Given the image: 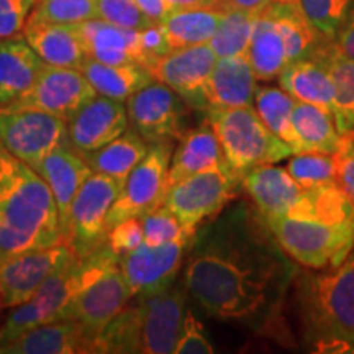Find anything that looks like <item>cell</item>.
<instances>
[{
  "label": "cell",
  "instance_id": "1",
  "mask_svg": "<svg viewBox=\"0 0 354 354\" xmlns=\"http://www.w3.org/2000/svg\"><path fill=\"white\" fill-rule=\"evenodd\" d=\"M194 245L184 284L207 315L256 331L276 320L299 271L256 207L240 203Z\"/></svg>",
  "mask_w": 354,
  "mask_h": 354
},
{
  "label": "cell",
  "instance_id": "2",
  "mask_svg": "<svg viewBox=\"0 0 354 354\" xmlns=\"http://www.w3.org/2000/svg\"><path fill=\"white\" fill-rule=\"evenodd\" d=\"M263 220L282 250L307 269L335 268L354 246V203L338 183L304 189L286 212Z\"/></svg>",
  "mask_w": 354,
  "mask_h": 354
},
{
  "label": "cell",
  "instance_id": "3",
  "mask_svg": "<svg viewBox=\"0 0 354 354\" xmlns=\"http://www.w3.org/2000/svg\"><path fill=\"white\" fill-rule=\"evenodd\" d=\"M61 243L50 185L0 143V261Z\"/></svg>",
  "mask_w": 354,
  "mask_h": 354
},
{
  "label": "cell",
  "instance_id": "4",
  "mask_svg": "<svg viewBox=\"0 0 354 354\" xmlns=\"http://www.w3.org/2000/svg\"><path fill=\"white\" fill-rule=\"evenodd\" d=\"M295 302L312 351L354 353V246L335 268L297 272Z\"/></svg>",
  "mask_w": 354,
  "mask_h": 354
},
{
  "label": "cell",
  "instance_id": "5",
  "mask_svg": "<svg viewBox=\"0 0 354 354\" xmlns=\"http://www.w3.org/2000/svg\"><path fill=\"white\" fill-rule=\"evenodd\" d=\"M118 263L109 243H104L91 254L73 259L63 268L53 272L37 294L25 304L13 307L10 315L0 328V348L15 342L26 331L37 328L43 323L56 322V315L63 310L74 295L102 276L110 266Z\"/></svg>",
  "mask_w": 354,
  "mask_h": 354
},
{
  "label": "cell",
  "instance_id": "6",
  "mask_svg": "<svg viewBox=\"0 0 354 354\" xmlns=\"http://www.w3.org/2000/svg\"><path fill=\"white\" fill-rule=\"evenodd\" d=\"M209 125L234 174L241 177L254 167L276 165L294 151L266 127L253 107L209 109Z\"/></svg>",
  "mask_w": 354,
  "mask_h": 354
},
{
  "label": "cell",
  "instance_id": "7",
  "mask_svg": "<svg viewBox=\"0 0 354 354\" xmlns=\"http://www.w3.org/2000/svg\"><path fill=\"white\" fill-rule=\"evenodd\" d=\"M122 187L123 184L112 177L92 172L79 189L61 227V241L79 258L107 243V216Z\"/></svg>",
  "mask_w": 354,
  "mask_h": 354
},
{
  "label": "cell",
  "instance_id": "8",
  "mask_svg": "<svg viewBox=\"0 0 354 354\" xmlns=\"http://www.w3.org/2000/svg\"><path fill=\"white\" fill-rule=\"evenodd\" d=\"M241 177L228 165L197 172L167 187L162 205L167 207L185 228L197 230L205 220L214 218L236 197Z\"/></svg>",
  "mask_w": 354,
  "mask_h": 354
},
{
  "label": "cell",
  "instance_id": "9",
  "mask_svg": "<svg viewBox=\"0 0 354 354\" xmlns=\"http://www.w3.org/2000/svg\"><path fill=\"white\" fill-rule=\"evenodd\" d=\"M172 158L171 141L151 143L146 156L130 172L107 216V230L120 221L141 216L162 205Z\"/></svg>",
  "mask_w": 354,
  "mask_h": 354
},
{
  "label": "cell",
  "instance_id": "10",
  "mask_svg": "<svg viewBox=\"0 0 354 354\" xmlns=\"http://www.w3.org/2000/svg\"><path fill=\"white\" fill-rule=\"evenodd\" d=\"M0 143L35 167L57 146L71 145L68 122L35 109H0Z\"/></svg>",
  "mask_w": 354,
  "mask_h": 354
},
{
  "label": "cell",
  "instance_id": "11",
  "mask_svg": "<svg viewBox=\"0 0 354 354\" xmlns=\"http://www.w3.org/2000/svg\"><path fill=\"white\" fill-rule=\"evenodd\" d=\"M216 56L207 44L171 50L145 66L153 81L165 84L194 110H209L207 87L215 68Z\"/></svg>",
  "mask_w": 354,
  "mask_h": 354
},
{
  "label": "cell",
  "instance_id": "12",
  "mask_svg": "<svg viewBox=\"0 0 354 354\" xmlns=\"http://www.w3.org/2000/svg\"><path fill=\"white\" fill-rule=\"evenodd\" d=\"M185 105L172 88L153 81L127 99L128 120L148 145L180 140L187 131Z\"/></svg>",
  "mask_w": 354,
  "mask_h": 354
},
{
  "label": "cell",
  "instance_id": "13",
  "mask_svg": "<svg viewBox=\"0 0 354 354\" xmlns=\"http://www.w3.org/2000/svg\"><path fill=\"white\" fill-rule=\"evenodd\" d=\"M196 233L185 234L165 245H146L118 259L120 271L130 289L131 297H141L166 289L174 282L185 254L192 248Z\"/></svg>",
  "mask_w": 354,
  "mask_h": 354
},
{
  "label": "cell",
  "instance_id": "14",
  "mask_svg": "<svg viewBox=\"0 0 354 354\" xmlns=\"http://www.w3.org/2000/svg\"><path fill=\"white\" fill-rule=\"evenodd\" d=\"M128 289L120 266L113 264L92 284L69 300L56 315V322L73 320L82 326L88 338H95L130 302Z\"/></svg>",
  "mask_w": 354,
  "mask_h": 354
},
{
  "label": "cell",
  "instance_id": "15",
  "mask_svg": "<svg viewBox=\"0 0 354 354\" xmlns=\"http://www.w3.org/2000/svg\"><path fill=\"white\" fill-rule=\"evenodd\" d=\"M97 92L81 69L43 64L37 81L10 109H35L69 120L71 115L95 97Z\"/></svg>",
  "mask_w": 354,
  "mask_h": 354
},
{
  "label": "cell",
  "instance_id": "16",
  "mask_svg": "<svg viewBox=\"0 0 354 354\" xmlns=\"http://www.w3.org/2000/svg\"><path fill=\"white\" fill-rule=\"evenodd\" d=\"M79 258L63 241L44 250L26 251L0 261V297L3 307H17L37 294L41 284L63 268Z\"/></svg>",
  "mask_w": 354,
  "mask_h": 354
},
{
  "label": "cell",
  "instance_id": "17",
  "mask_svg": "<svg viewBox=\"0 0 354 354\" xmlns=\"http://www.w3.org/2000/svg\"><path fill=\"white\" fill-rule=\"evenodd\" d=\"M136 307L140 313L141 353H174L185 315L183 292L171 284L154 294L136 297Z\"/></svg>",
  "mask_w": 354,
  "mask_h": 354
},
{
  "label": "cell",
  "instance_id": "18",
  "mask_svg": "<svg viewBox=\"0 0 354 354\" xmlns=\"http://www.w3.org/2000/svg\"><path fill=\"white\" fill-rule=\"evenodd\" d=\"M127 128V105L100 94L86 102L68 120L69 141L81 154L97 151Z\"/></svg>",
  "mask_w": 354,
  "mask_h": 354
},
{
  "label": "cell",
  "instance_id": "19",
  "mask_svg": "<svg viewBox=\"0 0 354 354\" xmlns=\"http://www.w3.org/2000/svg\"><path fill=\"white\" fill-rule=\"evenodd\" d=\"M33 169L50 185L59 214V227H63L74 197L94 171L73 145L57 146Z\"/></svg>",
  "mask_w": 354,
  "mask_h": 354
},
{
  "label": "cell",
  "instance_id": "20",
  "mask_svg": "<svg viewBox=\"0 0 354 354\" xmlns=\"http://www.w3.org/2000/svg\"><path fill=\"white\" fill-rule=\"evenodd\" d=\"M24 37L46 64L81 69L88 57L77 25L48 24L28 19Z\"/></svg>",
  "mask_w": 354,
  "mask_h": 354
},
{
  "label": "cell",
  "instance_id": "21",
  "mask_svg": "<svg viewBox=\"0 0 354 354\" xmlns=\"http://www.w3.org/2000/svg\"><path fill=\"white\" fill-rule=\"evenodd\" d=\"M87 56L104 64L138 63L145 66V55L140 44V30L123 28L102 19L76 24Z\"/></svg>",
  "mask_w": 354,
  "mask_h": 354
},
{
  "label": "cell",
  "instance_id": "22",
  "mask_svg": "<svg viewBox=\"0 0 354 354\" xmlns=\"http://www.w3.org/2000/svg\"><path fill=\"white\" fill-rule=\"evenodd\" d=\"M76 354L94 353V342L79 323L61 320L43 323L15 342L0 348V354Z\"/></svg>",
  "mask_w": 354,
  "mask_h": 354
},
{
  "label": "cell",
  "instance_id": "23",
  "mask_svg": "<svg viewBox=\"0 0 354 354\" xmlns=\"http://www.w3.org/2000/svg\"><path fill=\"white\" fill-rule=\"evenodd\" d=\"M43 64L24 35L0 39V109L8 107L33 86Z\"/></svg>",
  "mask_w": 354,
  "mask_h": 354
},
{
  "label": "cell",
  "instance_id": "24",
  "mask_svg": "<svg viewBox=\"0 0 354 354\" xmlns=\"http://www.w3.org/2000/svg\"><path fill=\"white\" fill-rule=\"evenodd\" d=\"M256 79L246 55L216 59L207 87L209 109L253 107Z\"/></svg>",
  "mask_w": 354,
  "mask_h": 354
},
{
  "label": "cell",
  "instance_id": "25",
  "mask_svg": "<svg viewBox=\"0 0 354 354\" xmlns=\"http://www.w3.org/2000/svg\"><path fill=\"white\" fill-rule=\"evenodd\" d=\"M241 187L263 216L282 214L304 192L286 167L274 165H263L246 172Z\"/></svg>",
  "mask_w": 354,
  "mask_h": 354
},
{
  "label": "cell",
  "instance_id": "26",
  "mask_svg": "<svg viewBox=\"0 0 354 354\" xmlns=\"http://www.w3.org/2000/svg\"><path fill=\"white\" fill-rule=\"evenodd\" d=\"M264 12L274 20L284 39L287 64L307 57L315 59L325 50L326 44L333 41L317 32L315 26L304 15L299 2H271L264 8Z\"/></svg>",
  "mask_w": 354,
  "mask_h": 354
},
{
  "label": "cell",
  "instance_id": "27",
  "mask_svg": "<svg viewBox=\"0 0 354 354\" xmlns=\"http://www.w3.org/2000/svg\"><path fill=\"white\" fill-rule=\"evenodd\" d=\"M282 91L295 100L317 105L333 113L335 84L328 68L318 59L292 61L279 74Z\"/></svg>",
  "mask_w": 354,
  "mask_h": 354
},
{
  "label": "cell",
  "instance_id": "28",
  "mask_svg": "<svg viewBox=\"0 0 354 354\" xmlns=\"http://www.w3.org/2000/svg\"><path fill=\"white\" fill-rule=\"evenodd\" d=\"M225 165H227V159L221 151L218 138L210 127L185 131L171 158L167 187L197 172Z\"/></svg>",
  "mask_w": 354,
  "mask_h": 354
},
{
  "label": "cell",
  "instance_id": "29",
  "mask_svg": "<svg viewBox=\"0 0 354 354\" xmlns=\"http://www.w3.org/2000/svg\"><path fill=\"white\" fill-rule=\"evenodd\" d=\"M81 71L97 94L120 102L130 99L140 88L153 82L151 74L138 63L104 64L87 57Z\"/></svg>",
  "mask_w": 354,
  "mask_h": 354
},
{
  "label": "cell",
  "instance_id": "30",
  "mask_svg": "<svg viewBox=\"0 0 354 354\" xmlns=\"http://www.w3.org/2000/svg\"><path fill=\"white\" fill-rule=\"evenodd\" d=\"M292 127L300 143V153L335 154L339 148V135L333 113L317 105L295 102Z\"/></svg>",
  "mask_w": 354,
  "mask_h": 354
},
{
  "label": "cell",
  "instance_id": "31",
  "mask_svg": "<svg viewBox=\"0 0 354 354\" xmlns=\"http://www.w3.org/2000/svg\"><path fill=\"white\" fill-rule=\"evenodd\" d=\"M149 145L133 128L125 130L118 138L102 146L97 151L82 154L94 172H100L125 184L130 172L140 165L148 153Z\"/></svg>",
  "mask_w": 354,
  "mask_h": 354
},
{
  "label": "cell",
  "instance_id": "32",
  "mask_svg": "<svg viewBox=\"0 0 354 354\" xmlns=\"http://www.w3.org/2000/svg\"><path fill=\"white\" fill-rule=\"evenodd\" d=\"M246 57L258 81H272L287 66L284 39L277 25L264 10L256 19Z\"/></svg>",
  "mask_w": 354,
  "mask_h": 354
},
{
  "label": "cell",
  "instance_id": "33",
  "mask_svg": "<svg viewBox=\"0 0 354 354\" xmlns=\"http://www.w3.org/2000/svg\"><path fill=\"white\" fill-rule=\"evenodd\" d=\"M223 12L215 8L171 10L161 21L169 50L207 44L214 37Z\"/></svg>",
  "mask_w": 354,
  "mask_h": 354
},
{
  "label": "cell",
  "instance_id": "34",
  "mask_svg": "<svg viewBox=\"0 0 354 354\" xmlns=\"http://www.w3.org/2000/svg\"><path fill=\"white\" fill-rule=\"evenodd\" d=\"M331 74L335 84L333 118L339 135L354 131V59H348L335 51L333 41L318 55Z\"/></svg>",
  "mask_w": 354,
  "mask_h": 354
},
{
  "label": "cell",
  "instance_id": "35",
  "mask_svg": "<svg viewBox=\"0 0 354 354\" xmlns=\"http://www.w3.org/2000/svg\"><path fill=\"white\" fill-rule=\"evenodd\" d=\"M294 97L277 87H256L254 110L261 120L274 135L290 146L294 154L300 153V143L292 127V112L295 105Z\"/></svg>",
  "mask_w": 354,
  "mask_h": 354
},
{
  "label": "cell",
  "instance_id": "36",
  "mask_svg": "<svg viewBox=\"0 0 354 354\" xmlns=\"http://www.w3.org/2000/svg\"><path fill=\"white\" fill-rule=\"evenodd\" d=\"M258 15L259 13L245 10L223 12L214 37L209 41L216 59L246 55Z\"/></svg>",
  "mask_w": 354,
  "mask_h": 354
},
{
  "label": "cell",
  "instance_id": "37",
  "mask_svg": "<svg viewBox=\"0 0 354 354\" xmlns=\"http://www.w3.org/2000/svg\"><path fill=\"white\" fill-rule=\"evenodd\" d=\"M94 353H141L140 313L136 302L127 305L100 331L94 342Z\"/></svg>",
  "mask_w": 354,
  "mask_h": 354
},
{
  "label": "cell",
  "instance_id": "38",
  "mask_svg": "<svg viewBox=\"0 0 354 354\" xmlns=\"http://www.w3.org/2000/svg\"><path fill=\"white\" fill-rule=\"evenodd\" d=\"M30 20L76 25L99 19L95 0H35Z\"/></svg>",
  "mask_w": 354,
  "mask_h": 354
},
{
  "label": "cell",
  "instance_id": "39",
  "mask_svg": "<svg viewBox=\"0 0 354 354\" xmlns=\"http://www.w3.org/2000/svg\"><path fill=\"white\" fill-rule=\"evenodd\" d=\"M286 169L304 189L336 183V161L333 154L299 153L289 159Z\"/></svg>",
  "mask_w": 354,
  "mask_h": 354
},
{
  "label": "cell",
  "instance_id": "40",
  "mask_svg": "<svg viewBox=\"0 0 354 354\" xmlns=\"http://www.w3.org/2000/svg\"><path fill=\"white\" fill-rule=\"evenodd\" d=\"M299 6L318 33L335 39L353 10L354 0H299Z\"/></svg>",
  "mask_w": 354,
  "mask_h": 354
},
{
  "label": "cell",
  "instance_id": "41",
  "mask_svg": "<svg viewBox=\"0 0 354 354\" xmlns=\"http://www.w3.org/2000/svg\"><path fill=\"white\" fill-rule=\"evenodd\" d=\"M141 223H143V241L146 245H165L197 232V230L185 228L165 205H159L141 216Z\"/></svg>",
  "mask_w": 354,
  "mask_h": 354
},
{
  "label": "cell",
  "instance_id": "42",
  "mask_svg": "<svg viewBox=\"0 0 354 354\" xmlns=\"http://www.w3.org/2000/svg\"><path fill=\"white\" fill-rule=\"evenodd\" d=\"M95 2L99 19L109 24L136 30H143L154 24L140 10L135 0H95Z\"/></svg>",
  "mask_w": 354,
  "mask_h": 354
},
{
  "label": "cell",
  "instance_id": "43",
  "mask_svg": "<svg viewBox=\"0 0 354 354\" xmlns=\"http://www.w3.org/2000/svg\"><path fill=\"white\" fill-rule=\"evenodd\" d=\"M174 353L177 354H212L214 346L207 338L205 328L190 310H185L179 338Z\"/></svg>",
  "mask_w": 354,
  "mask_h": 354
},
{
  "label": "cell",
  "instance_id": "44",
  "mask_svg": "<svg viewBox=\"0 0 354 354\" xmlns=\"http://www.w3.org/2000/svg\"><path fill=\"white\" fill-rule=\"evenodd\" d=\"M107 243L112 248L113 253L118 256V259L130 253L135 248H138L143 243V223H141V218L136 216V218H128L115 225L113 228L109 230Z\"/></svg>",
  "mask_w": 354,
  "mask_h": 354
},
{
  "label": "cell",
  "instance_id": "45",
  "mask_svg": "<svg viewBox=\"0 0 354 354\" xmlns=\"http://www.w3.org/2000/svg\"><path fill=\"white\" fill-rule=\"evenodd\" d=\"M336 183L354 203V131L342 135L339 148L335 154Z\"/></svg>",
  "mask_w": 354,
  "mask_h": 354
},
{
  "label": "cell",
  "instance_id": "46",
  "mask_svg": "<svg viewBox=\"0 0 354 354\" xmlns=\"http://www.w3.org/2000/svg\"><path fill=\"white\" fill-rule=\"evenodd\" d=\"M30 8L26 0H0V39L24 33Z\"/></svg>",
  "mask_w": 354,
  "mask_h": 354
},
{
  "label": "cell",
  "instance_id": "47",
  "mask_svg": "<svg viewBox=\"0 0 354 354\" xmlns=\"http://www.w3.org/2000/svg\"><path fill=\"white\" fill-rule=\"evenodd\" d=\"M140 44L145 55V66L154 57L169 53V44L166 41L165 32H162L161 24H151L146 28L140 30Z\"/></svg>",
  "mask_w": 354,
  "mask_h": 354
},
{
  "label": "cell",
  "instance_id": "48",
  "mask_svg": "<svg viewBox=\"0 0 354 354\" xmlns=\"http://www.w3.org/2000/svg\"><path fill=\"white\" fill-rule=\"evenodd\" d=\"M333 48L338 55H342L348 59H354V7L349 12L348 19L336 33L333 39Z\"/></svg>",
  "mask_w": 354,
  "mask_h": 354
},
{
  "label": "cell",
  "instance_id": "49",
  "mask_svg": "<svg viewBox=\"0 0 354 354\" xmlns=\"http://www.w3.org/2000/svg\"><path fill=\"white\" fill-rule=\"evenodd\" d=\"M271 3V0H215L212 8L220 12L227 10H245V12H253L261 13L266 7Z\"/></svg>",
  "mask_w": 354,
  "mask_h": 354
},
{
  "label": "cell",
  "instance_id": "50",
  "mask_svg": "<svg viewBox=\"0 0 354 354\" xmlns=\"http://www.w3.org/2000/svg\"><path fill=\"white\" fill-rule=\"evenodd\" d=\"M135 3L154 24H161L165 17L169 13V8H167L165 0H135Z\"/></svg>",
  "mask_w": 354,
  "mask_h": 354
},
{
  "label": "cell",
  "instance_id": "51",
  "mask_svg": "<svg viewBox=\"0 0 354 354\" xmlns=\"http://www.w3.org/2000/svg\"><path fill=\"white\" fill-rule=\"evenodd\" d=\"M171 10H184V8H212L215 0H165Z\"/></svg>",
  "mask_w": 354,
  "mask_h": 354
},
{
  "label": "cell",
  "instance_id": "52",
  "mask_svg": "<svg viewBox=\"0 0 354 354\" xmlns=\"http://www.w3.org/2000/svg\"><path fill=\"white\" fill-rule=\"evenodd\" d=\"M271 2H281V3H290V2H299V0H271Z\"/></svg>",
  "mask_w": 354,
  "mask_h": 354
},
{
  "label": "cell",
  "instance_id": "53",
  "mask_svg": "<svg viewBox=\"0 0 354 354\" xmlns=\"http://www.w3.org/2000/svg\"><path fill=\"white\" fill-rule=\"evenodd\" d=\"M26 2L30 3V7H33V3H35V0H26Z\"/></svg>",
  "mask_w": 354,
  "mask_h": 354
},
{
  "label": "cell",
  "instance_id": "54",
  "mask_svg": "<svg viewBox=\"0 0 354 354\" xmlns=\"http://www.w3.org/2000/svg\"><path fill=\"white\" fill-rule=\"evenodd\" d=\"M3 307V305H2V297H0V308H2Z\"/></svg>",
  "mask_w": 354,
  "mask_h": 354
},
{
  "label": "cell",
  "instance_id": "55",
  "mask_svg": "<svg viewBox=\"0 0 354 354\" xmlns=\"http://www.w3.org/2000/svg\"><path fill=\"white\" fill-rule=\"evenodd\" d=\"M0 328H2V325H0Z\"/></svg>",
  "mask_w": 354,
  "mask_h": 354
}]
</instances>
